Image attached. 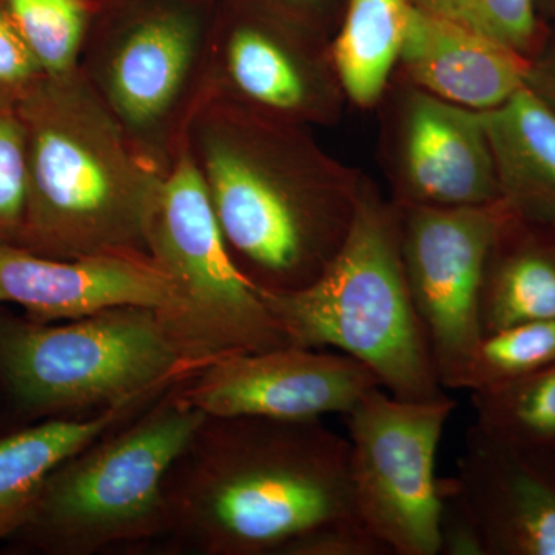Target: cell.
<instances>
[{
    "instance_id": "20",
    "label": "cell",
    "mask_w": 555,
    "mask_h": 555,
    "mask_svg": "<svg viewBox=\"0 0 555 555\" xmlns=\"http://www.w3.org/2000/svg\"><path fill=\"white\" fill-rule=\"evenodd\" d=\"M411 0H346L328 42L346 100L357 108H377L396 73Z\"/></svg>"
},
{
    "instance_id": "10",
    "label": "cell",
    "mask_w": 555,
    "mask_h": 555,
    "mask_svg": "<svg viewBox=\"0 0 555 555\" xmlns=\"http://www.w3.org/2000/svg\"><path fill=\"white\" fill-rule=\"evenodd\" d=\"M328 42L275 11L236 0L215 20L207 100L281 122L337 126L347 100Z\"/></svg>"
},
{
    "instance_id": "14",
    "label": "cell",
    "mask_w": 555,
    "mask_h": 555,
    "mask_svg": "<svg viewBox=\"0 0 555 555\" xmlns=\"http://www.w3.org/2000/svg\"><path fill=\"white\" fill-rule=\"evenodd\" d=\"M451 480L485 555H555V452L507 443L473 423Z\"/></svg>"
},
{
    "instance_id": "13",
    "label": "cell",
    "mask_w": 555,
    "mask_h": 555,
    "mask_svg": "<svg viewBox=\"0 0 555 555\" xmlns=\"http://www.w3.org/2000/svg\"><path fill=\"white\" fill-rule=\"evenodd\" d=\"M382 387L356 358L286 346L219 358L179 383L178 393L207 416L318 420L347 415Z\"/></svg>"
},
{
    "instance_id": "19",
    "label": "cell",
    "mask_w": 555,
    "mask_h": 555,
    "mask_svg": "<svg viewBox=\"0 0 555 555\" xmlns=\"http://www.w3.org/2000/svg\"><path fill=\"white\" fill-rule=\"evenodd\" d=\"M150 403L80 418L42 420L0 438V543L20 531L47 478L62 462Z\"/></svg>"
},
{
    "instance_id": "5",
    "label": "cell",
    "mask_w": 555,
    "mask_h": 555,
    "mask_svg": "<svg viewBox=\"0 0 555 555\" xmlns=\"http://www.w3.org/2000/svg\"><path fill=\"white\" fill-rule=\"evenodd\" d=\"M178 385L62 462L10 540L39 554L93 555L163 537L164 483L207 416Z\"/></svg>"
},
{
    "instance_id": "21",
    "label": "cell",
    "mask_w": 555,
    "mask_h": 555,
    "mask_svg": "<svg viewBox=\"0 0 555 555\" xmlns=\"http://www.w3.org/2000/svg\"><path fill=\"white\" fill-rule=\"evenodd\" d=\"M476 425L517 447L555 452V363L516 382L473 392Z\"/></svg>"
},
{
    "instance_id": "18",
    "label": "cell",
    "mask_w": 555,
    "mask_h": 555,
    "mask_svg": "<svg viewBox=\"0 0 555 555\" xmlns=\"http://www.w3.org/2000/svg\"><path fill=\"white\" fill-rule=\"evenodd\" d=\"M547 318H555V229L521 221L507 210L486 259L483 335Z\"/></svg>"
},
{
    "instance_id": "12",
    "label": "cell",
    "mask_w": 555,
    "mask_h": 555,
    "mask_svg": "<svg viewBox=\"0 0 555 555\" xmlns=\"http://www.w3.org/2000/svg\"><path fill=\"white\" fill-rule=\"evenodd\" d=\"M379 158L398 206L476 207L500 201L483 112L392 76L379 101Z\"/></svg>"
},
{
    "instance_id": "30",
    "label": "cell",
    "mask_w": 555,
    "mask_h": 555,
    "mask_svg": "<svg viewBox=\"0 0 555 555\" xmlns=\"http://www.w3.org/2000/svg\"><path fill=\"white\" fill-rule=\"evenodd\" d=\"M537 14L546 25L555 22V0H534Z\"/></svg>"
},
{
    "instance_id": "15",
    "label": "cell",
    "mask_w": 555,
    "mask_h": 555,
    "mask_svg": "<svg viewBox=\"0 0 555 555\" xmlns=\"http://www.w3.org/2000/svg\"><path fill=\"white\" fill-rule=\"evenodd\" d=\"M171 297V281L149 255L56 259L0 244V305L20 306L38 323L79 320L120 306L164 310Z\"/></svg>"
},
{
    "instance_id": "26",
    "label": "cell",
    "mask_w": 555,
    "mask_h": 555,
    "mask_svg": "<svg viewBox=\"0 0 555 555\" xmlns=\"http://www.w3.org/2000/svg\"><path fill=\"white\" fill-rule=\"evenodd\" d=\"M46 78L42 65L0 3V102L16 105Z\"/></svg>"
},
{
    "instance_id": "3",
    "label": "cell",
    "mask_w": 555,
    "mask_h": 555,
    "mask_svg": "<svg viewBox=\"0 0 555 555\" xmlns=\"http://www.w3.org/2000/svg\"><path fill=\"white\" fill-rule=\"evenodd\" d=\"M28 147L20 247L42 257L149 255L163 175L139 155L79 68L16 104Z\"/></svg>"
},
{
    "instance_id": "22",
    "label": "cell",
    "mask_w": 555,
    "mask_h": 555,
    "mask_svg": "<svg viewBox=\"0 0 555 555\" xmlns=\"http://www.w3.org/2000/svg\"><path fill=\"white\" fill-rule=\"evenodd\" d=\"M47 76L79 68L83 47L108 0H0Z\"/></svg>"
},
{
    "instance_id": "25",
    "label": "cell",
    "mask_w": 555,
    "mask_h": 555,
    "mask_svg": "<svg viewBox=\"0 0 555 555\" xmlns=\"http://www.w3.org/2000/svg\"><path fill=\"white\" fill-rule=\"evenodd\" d=\"M27 206V133L16 105H0V244L20 246Z\"/></svg>"
},
{
    "instance_id": "31",
    "label": "cell",
    "mask_w": 555,
    "mask_h": 555,
    "mask_svg": "<svg viewBox=\"0 0 555 555\" xmlns=\"http://www.w3.org/2000/svg\"><path fill=\"white\" fill-rule=\"evenodd\" d=\"M0 105H10V104H2V102H0Z\"/></svg>"
},
{
    "instance_id": "4",
    "label": "cell",
    "mask_w": 555,
    "mask_h": 555,
    "mask_svg": "<svg viewBox=\"0 0 555 555\" xmlns=\"http://www.w3.org/2000/svg\"><path fill=\"white\" fill-rule=\"evenodd\" d=\"M259 295L288 345L356 358L401 400L444 396L404 276L396 204L366 175L352 229L324 272L299 291Z\"/></svg>"
},
{
    "instance_id": "24",
    "label": "cell",
    "mask_w": 555,
    "mask_h": 555,
    "mask_svg": "<svg viewBox=\"0 0 555 555\" xmlns=\"http://www.w3.org/2000/svg\"><path fill=\"white\" fill-rule=\"evenodd\" d=\"M415 9L456 22L505 43L526 60L534 56L547 25L534 0H411Z\"/></svg>"
},
{
    "instance_id": "8",
    "label": "cell",
    "mask_w": 555,
    "mask_h": 555,
    "mask_svg": "<svg viewBox=\"0 0 555 555\" xmlns=\"http://www.w3.org/2000/svg\"><path fill=\"white\" fill-rule=\"evenodd\" d=\"M147 254L173 286L169 308L156 313L195 374L219 358L291 346L233 261L188 145L163 179Z\"/></svg>"
},
{
    "instance_id": "17",
    "label": "cell",
    "mask_w": 555,
    "mask_h": 555,
    "mask_svg": "<svg viewBox=\"0 0 555 555\" xmlns=\"http://www.w3.org/2000/svg\"><path fill=\"white\" fill-rule=\"evenodd\" d=\"M483 116L500 201L521 221L555 229V109L525 87Z\"/></svg>"
},
{
    "instance_id": "23",
    "label": "cell",
    "mask_w": 555,
    "mask_h": 555,
    "mask_svg": "<svg viewBox=\"0 0 555 555\" xmlns=\"http://www.w3.org/2000/svg\"><path fill=\"white\" fill-rule=\"evenodd\" d=\"M555 363V318L511 324L485 334L454 389L480 392L534 374Z\"/></svg>"
},
{
    "instance_id": "16",
    "label": "cell",
    "mask_w": 555,
    "mask_h": 555,
    "mask_svg": "<svg viewBox=\"0 0 555 555\" xmlns=\"http://www.w3.org/2000/svg\"><path fill=\"white\" fill-rule=\"evenodd\" d=\"M528 64L505 43L414 7L393 76L460 107L489 112L525 89Z\"/></svg>"
},
{
    "instance_id": "9",
    "label": "cell",
    "mask_w": 555,
    "mask_h": 555,
    "mask_svg": "<svg viewBox=\"0 0 555 555\" xmlns=\"http://www.w3.org/2000/svg\"><path fill=\"white\" fill-rule=\"evenodd\" d=\"M456 404L451 397L401 400L369 390L346 415L353 506L390 554L438 555V444Z\"/></svg>"
},
{
    "instance_id": "27",
    "label": "cell",
    "mask_w": 555,
    "mask_h": 555,
    "mask_svg": "<svg viewBox=\"0 0 555 555\" xmlns=\"http://www.w3.org/2000/svg\"><path fill=\"white\" fill-rule=\"evenodd\" d=\"M390 551L361 521H343L301 537L283 555H387Z\"/></svg>"
},
{
    "instance_id": "29",
    "label": "cell",
    "mask_w": 555,
    "mask_h": 555,
    "mask_svg": "<svg viewBox=\"0 0 555 555\" xmlns=\"http://www.w3.org/2000/svg\"><path fill=\"white\" fill-rule=\"evenodd\" d=\"M528 62L526 87L555 109V22L547 25L542 46Z\"/></svg>"
},
{
    "instance_id": "28",
    "label": "cell",
    "mask_w": 555,
    "mask_h": 555,
    "mask_svg": "<svg viewBox=\"0 0 555 555\" xmlns=\"http://www.w3.org/2000/svg\"><path fill=\"white\" fill-rule=\"evenodd\" d=\"M246 2L275 11L281 16L298 22L327 39H331L337 30V22L327 11L328 0H246Z\"/></svg>"
},
{
    "instance_id": "1",
    "label": "cell",
    "mask_w": 555,
    "mask_h": 555,
    "mask_svg": "<svg viewBox=\"0 0 555 555\" xmlns=\"http://www.w3.org/2000/svg\"><path fill=\"white\" fill-rule=\"evenodd\" d=\"M233 261L259 291L317 280L343 247L364 173L328 155L309 127L206 100L188 133Z\"/></svg>"
},
{
    "instance_id": "11",
    "label": "cell",
    "mask_w": 555,
    "mask_h": 555,
    "mask_svg": "<svg viewBox=\"0 0 555 555\" xmlns=\"http://www.w3.org/2000/svg\"><path fill=\"white\" fill-rule=\"evenodd\" d=\"M409 292L444 389H454L483 337L480 294L486 259L507 217L502 201L476 207L398 206Z\"/></svg>"
},
{
    "instance_id": "2",
    "label": "cell",
    "mask_w": 555,
    "mask_h": 555,
    "mask_svg": "<svg viewBox=\"0 0 555 555\" xmlns=\"http://www.w3.org/2000/svg\"><path fill=\"white\" fill-rule=\"evenodd\" d=\"M166 529L203 555H283L324 526L360 521L349 441L318 420L206 416L164 483Z\"/></svg>"
},
{
    "instance_id": "7",
    "label": "cell",
    "mask_w": 555,
    "mask_h": 555,
    "mask_svg": "<svg viewBox=\"0 0 555 555\" xmlns=\"http://www.w3.org/2000/svg\"><path fill=\"white\" fill-rule=\"evenodd\" d=\"M215 20L207 0H108L80 56L82 78L163 177L208 96Z\"/></svg>"
},
{
    "instance_id": "6",
    "label": "cell",
    "mask_w": 555,
    "mask_h": 555,
    "mask_svg": "<svg viewBox=\"0 0 555 555\" xmlns=\"http://www.w3.org/2000/svg\"><path fill=\"white\" fill-rule=\"evenodd\" d=\"M192 375L155 309L120 306L67 324L0 312V389L35 422L150 403Z\"/></svg>"
}]
</instances>
